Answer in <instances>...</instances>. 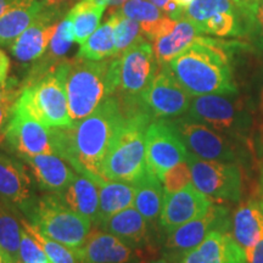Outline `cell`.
<instances>
[{"label": "cell", "mask_w": 263, "mask_h": 263, "mask_svg": "<svg viewBox=\"0 0 263 263\" xmlns=\"http://www.w3.org/2000/svg\"><path fill=\"white\" fill-rule=\"evenodd\" d=\"M150 2L153 3V4H155L157 8H160V9L163 10L164 6L168 4L171 0H150Z\"/></svg>", "instance_id": "7dc6e473"}, {"label": "cell", "mask_w": 263, "mask_h": 263, "mask_svg": "<svg viewBox=\"0 0 263 263\" xmlns=\"http://www.w3.org/2000/svg\"><path fill=\"white\" fill-rule=\"evenodd\" d=\"M259 0H241L242 10L250 18L254 20L257 24V20H256V14H257V8H258ZM258 27V26H257Z\"/></svg>", "instance_id": "60d3db41"}, {"label": "cell", "mask_w": 263, "mask_h": 263, "mask_svg": "<svg viewBox=\"0 0 263 263\" xmlns=\"http://www.w3.org/2000/svg\"><path fill=\"white\" fill-rule=\"evenodd\" d=\"M4 140L9 150L21 160L43 154H55L50 128L43 126L14 106L4 130Z\"/></svg>", "instance_id": "4fadbf2b"}, {"label": "cell", "mask_w": 263, "mask_h": 263, "mask_svg": "<svg viewBox=\"0 0 263 263\" xmlns=\"http://www.w3.org/2000/svg\"><path fill=\"white\" fill-rule=\"evenodd\" d=\"M61 10L45 8L33 24L10 45L12 57L20 62H32L45 54L54 35L55 21Z\"/></svg>", "instance_id": "ac0fdd59"}, {"label": "cell", "mask_w": 263, "mask_h": 263, "mask_svg": "<svg viewBox=\"0 0 263 263\" xmlns=\"http://www.w3.org/2000/svg\"><path fill=\"white\" fill-rule=\"evenodd\" d=\"M164 193L171 194L182 190L192 184V171L188 161H184L170 168L161 177Z\"/></svg>", "instance_id": "d590c367"}, {"label": "cell", "mask_w": 263, "mask_h": 263, "mask_svg": "<svg viewBox=\"0 0 263 263\" xmlns=\"http://www.w3.org/2000/svg\"><path fill=\"white\" fill-rule=\"evenodd\" d=\"M28 164L39 189L51 194L61 193L74 178L67 163L55 154H43L22 159Z\"/></svg>", "instance_id": "ffe728a7"}, {"label": "cell", "mask_w": 263, "mask_h": 263, "mask_svg": "<svg viewBox=\"0 0 263 263\" xmlns=\"http://www.w3.org/2000/svg\"><path fill=\"white\" fill-rule=\"evenodd\" d=\"M117 12L122 17L136 20L140 24L155 22L164 17L160 8L147 0H128L117 9Z\"/></svg>", "instance_id": "836d02e7"}, {"label": "cell", "mask_w": 263, "mask_h": 263, "mask_svg": "<svg viewBox=\"0 0 263 263\" xmlns=\"http://www.w3.org/2000/svg\"><path fill=\"white\" fill-rule=\"evenodd\" d=\"M17 213L0 200V252L4 263H20L21 219Z\"/></svg>", "instance_id": "f1b7e54d"}, {"label": "cell", "mask_w": 263, "mask_h": 263, "mask_svg": "<svg viewBox=\"0 0 263 263\" xmlns=\"http://www.w3.org/2000/svg\"><path fill=\"white\" fill-rule=\"evenodd\" d=\"M136 188L133 183L106 180L99 185V212L95 224L99 226L108 217L134 207Z\"/></svg>", "instance_id": "d4e9b609"}, {"label": "cell", "mask_w": 263, "mask_h": 263, "mask_svg": "<svg viewBox=\"0 0 263 263\" xmlns=\"http://www.w3.org/2000/svg\"><path fill=\"white\" fill-rule=\"evenodd\" d=\"M256 20H257V26H258V28L261 29V33L263 35V0H259V3H258Z\"/></svg>", "instance_id": "f6af8a7d"}, {"label": "cell", "mask_w": 263, "mask_h": 263, "mask_svg": "<svg viewBox=\"0 0 263 263\" xmlns=\"http://www.w3.org/2000/svg\"><path fill=\"white\" fill-rule=\"evenodd\" d=\"M0 200L29 218L38 197L24 161L0 153Z\"/></svg>", "instance_id": "9a60e30c"}, {"label": "cell", "mask_w": 263, "mask_h": 263, "mask_svg": "<svg viewBox=\"0 0 263 263\" xmlns=\"http://www.w3.org/2000/svg\"><path fill=\"white\" fill-rule=\"evenodd\" d=\"M98 227L120 238L132 248L140 249L149 241V222L136 207H129L108 217Z\"/></svg>", "instance_id": "7402d4cb"}, {"label": "cell", "mask_w": 263, "mask_h": 263, "mask_svg": "<svg viewBox=\"0 0 263 263\" xmlns=\"http://www.w3.org/2000/svg\"><path fill=\"white\" fill-rule=\"evenodd\" d=\"M173 2L176 3V4L178 5L179 8L184 11V10H185L186 8H189V6L192 5V3L194 2V0H173Z\"/></svg>", "instance_id": "bcb514c9"}, {"label": "cell", "mask_w": 263, "mask_h": 263, "mask_svg": "<svg viewBox=\"0 0 263 263\" xmlns=\"http://www.w3.org/2000/svg\"><path fill=\"white\" fill-rule=\"evenodd\" d=\"M45 6L39 0L32 5L10 9L0 17V47L11 45L42 14Z\"/></svg>", "instance_id": "83f0119b"}, {"label": "cell", "mask_w": 263, "mask_h": 263, "mask_svg": "<svg viewBox=\"0 0 263 263\" xmlns=\"http://www.w3.org/2000/svg\"><path fill=\"white\" fill-rule=\"evenodd\" d=\"M233 3H234V4L236 5V6H239L240 9L242 10V4H241V0H232ZM242 11H244V10H242ZM252 21H254V20H252ZM258 28V27H257Z\"/></svg>", "instance_id": "f907efd6"}, {"label": "cell", "mask_w": 263, "mask_h": 263, "mask_svg": "<svg viewBox=\"0 0 263 263\" xmlns=\"http://www.w3.org/2000/svg\"><path fill=\"white\" fill-rule=\"evenodd\" d=\"M120 17L121 15L118 14L117 10L111 11L107 21L104 25H101L83 44H81L77 58L85 59V60L101 61L104 59L116 57L114 31Z\"/></svg>", "instance_id": "4316f807"}, {"label": "cell", "mask_w": 263, "mask_h": 263, "mask_svg": "<svg viewBox=\"0 0 263 263\" xmlns=\"http://www.w3.org/2000/svg\"><path fill=\"white\" fill-rule=\"evenodd\" d=\"M190 154L202 160L233 162L235 147L221 133L189 116L170 120Z\"/></svg>", "instance_id": "8fae6325"}, {"label": "cell", "mask_w": 263, "mask_h": 263, "mask_svg": "<svg viewBox=\"0 0 263 263\" xmlns=\"http://www.w3.org/2000/svg\"><path fill=\"white\" fill-rule=\"evenodd\" d=\"M167 66L190 97L238 93L228 49L221 41L199 35Z\"/></svg>", "instance_id": "7a4b0ae2"}, {"label": "cell", "mask_w": 263, "mask_h": 263, "mask_svg": "<svg viewBox=\"0 0 263 263\" xmlns=\"http://www.w3.org/2000/svg\"><path fill=\"white\" fill-rule=\"evenodd\" d=\"M193 185L216 201H239L242 178L238 166L233 162L202 160L189 153Z\"/></svg>", "instance_id": "ba28073f"}, {"label": "cell", "mask_w": 263, "mask_h": 263, "mask_svg": "<svg viewBox=\"0 0 263 263\" xmlns=\"http://www.w3.org/2000/svg\"><path fill=\"white\" fill-rule=\"evenodd\" d=\"M149 263H173L171 259L163 257V258H159V259H155V261H151Z\"/></svg>", "instance_id": "c3c4849f"}, {"label": "cell", "mask_w": 263, "mask_h": 263, "mask_svg": "<svg viewBox=\"0 0 263 263\" xmlns=\"http://www.w3.org/2000/svg\"><path fill=\"white\" fill-rule=\"evenodd\" d=\"M74 252L78 263H141L139 249L101 229L90 232L84 244Z\"/></svg>", "instance_id": "e0dca14e"}, {"label": "cell", "mask_w": 263, "mask_h": 263, "mask_svg": "<svg viewBox=\"0 0 263 263\" xmlns=\"http://www.w3.org/2000/svg\"><path fill=\"white\" fill-rule=\"evenodd\" d=\"M261 180H262V186H263V170H262V179Z\"/></svg>", "instance_id": "db71d44e"}, {"label": "cell", "mask_w": 263, "mask_h": 263, "mask_svg": "<svg viewBox=\"0 0 263 263\" xmlns=\"http://www.w3.org/2000/svg\"><path fill=\"white\" fill-rule=\"evenodd\" d=\"M143 28L140 22L136 20L122 17L121 16L118 22L115 26L114 41L115 49H116V57L121 55L124 50H127L132 44H134L138 39L143 38ZM115 57V58H116Z\"/></svg>", "instance_id": "e575fe53"}, {"label": "cell", "mask_w": 263, "mask_h": 263, "mask_svg": "<svg viewBox=\"0 0 263 263\" xmlns=\"http://www.w3.org/2000/svg\"><path fill=\"white\" fill-rule=\"evenodd\" d=\"M20 263H51L38 241L21 226Z\"/></svg>", "instance_id": "8d00e7d4"}, {"label": "cell", "mask_w": 263, "mask_h": 263, "mask_svg": "<svg viewBox=\"0 0 263 263\" xmlns=\"http://www.w3.org/2000/svg\"><path fill=\"white\" fill-rule=\"evenodd\" d=\"M73 43V22L68 16H66L62 21L57 25V29H55L54 35H52L48 50L45 52V57L43 55L41 58L42 60L32 68V71L44 72L60 64L61 61H64L61 59L67 54Z\"/></svg>", "instance_id": "f546056e"}, {"label": "cell", "mask_w": 263, "mask_h": 263, "mask_svg": "<svg viewBox=\"0 0 263 263\" xmlns=\"http://www.w3.org/2000/svg\"><path fill=\"white\" fill-rule=\"evenodd\" d=\"M35 0H0V17L8 12L10 9L21 8V6H29Z\"/></svg>", "instance_id": "f35d334b"}, {"label": "cell", "mask_w": 263, "mask_h": 263, "mask_svg": "<svg viewBox=\"0 0 263 263\" xmlns=\"http://www.w3.org/2000/svg\"><path fill=\"white\" fill-rule=\"evenodd\" d=\"M188 116L221 134H236L245 124L242 107L226 95L207 94L192 100Z\"/></svg>", "instance_id": "5bb4252c"}, {"label": "cell", "mask_w": 263, "mask_h": 263, "mask_svg": "<svg viewBox=\"0 0 263 263\" xmlns=\"http://www.w3.org/2000/svg\"><path fill=\"white\" fill-rule=\"evenodd\" d=\"M21 226L37 240L51 263H78L77 256L73 250L43 234L41 230L33 226L28 219L21 218Z\"/></svg>", "instance_id": "1f68e13d"}, {"label": "cell", "mask_w": 263, "mask_h": 263, "mask_svg": "<svg viewBox=\"0 0 263 263\" xmlns=\"http://www.w3.org/2000/svg\"><path fill=\"white\" fill-rule=\"evenodd\" d=\"M3 141H4V133H0V145L3 144Z\"/></svg>", "instance_id": "816d5d0a"}, {"label": "cell", "mask_w": 263, "mask_h": 263, "mask_svg": "<svg viewBox=\"0 0 263 263\" xmlns=\"http://www.w3.org/2000/svg\"><path fill=\"white\" fill-rule=\"evenodd\" d=\"M10 66H11V64H10L9 57L5 54V51L0 49V83L8 80Z\"/></svg>", "instance_id": "b9f144b4"}, {"label": "cell", "mask_w": 263, "mask_h": 263, "mask_svg": "<svg viewBox=\"0 0 263 263\" xmlns=\"http://www.w3.org/2000/svg\"><path fill=\"white\" fill-rule=\"evenodd\" d=\"M15 103H0V133H4Z\"/></svg>", "instance_id": "ab89813d"}, {"label": "cell", "mask_w": 263, "mask_h": 263, "mask_svg": "<svg viewBox=\"0 0 263 263\" xmlns=\"http://www.w3.org/2000/svg\"><path fill=\"white\" fill-rule=\"evenodd\" d=\"M28 221L43 234L76 251L84 244L93 222L64 205L57 194L38 197Z\"/></svg>", "instance_id": "8992f818"}, {"label": "cell", "mask_w": 263, "mask_h": 263, "mask_svg": "<svg viewBox=\"0 0 263 263\" xmlns=\"http://www.w3.org/2000/svg\"><path fill=\"white\" fill-rule=\"evenodd\" d=\"M160 70L140 94L139 104L153 118L179 117L188 112L192 97L174 78L168 66H159Z\"/></svg>", "instance_id": "9c48e42d"}, {"label": "cell", "mask_w": 263, "mask_h": 263, "mask_svg": "<svg viewBox=\"0 0 263 263\" xmlns=\"http://www.w3.org/2000/svg\"><path fill=\"white\" fill-rule=\"evenodd\" d=\"M57 195L68 209L87 217L95 224L99 212V185L94 180L74 174L67 188Z\"/></svg>", "instance_id": "603a6c76"}, {"label": "cell", "mask_w": 263, "mask_h": 263, "mask_svg": "<svg viewBox=\"0 0 263 263\" xmlns=\"http://www.w3.org/2000/svg\"><path fill=\"white\" fill-rule=\"evenodd\" d=\"M106 6L95 4L93 0H80L67 16L73 22L74 42L83 44L100 26V20Z\"/></svg>", "instance_id": "4dcf8cb0"}, {"label": "cell", "mask_w": 263, "mask_h": 263, "mask_svg": "<svg viewBox=\"0 0 263 263\" xmlns=\"http://www.w3.org/2000/svg\"><path fill=\"white\" fill-rule=\"evenodd\" d=\"M229 226L228 211L226 207L212 205L205 215L193 219L168 233L164 242L166 258L180 262L184 256L201 244L213 230H227Z\"/></svg>", "instance_id": "7c38bea8"}, {"label": "cell", "mask_w": 263, "mask_h": 263, "mask_svg": "<svg viewBox=\"0 0 263 263\" xmlns=\"http://www.w3.org/2000/svg\"><path fill=\"white\" fill-rule=\"evenodd\" d=\"M236 8L239 6H236L232 0H194L192 5L184 10L183 17L190 20L200 28L217 12L229 11Z\"/></svg>", "instance_id": "d6a6232c"}, {"label": "cell", "mask_w": 263, "mask_h": 263, "mask_svg": "<svg viewBox=\"0 0 263 263\" xmlns=\"http://www.w3.org/2000/svg\"><path fill=\"white\" fill-rule=\"evenodd\" d=\"M232 235L249 261L252 250L263 235V200H249L240 205L232 221Z\"/></svg>", "instance_id": "44dd1931"}, {"label": "cell", "mask_w": 263, "mask_h": 263, "mask_svg": "<svg viewBox=\"0 0 263 263\" xmlns=\"http://www.w3.org/2000/svg\"><path fill=\"white\" fill-rule=\"evenodd\" d=\"M45 8L49 9H57L61 10L65 6H67L70 3L73 2V0H39Z\"/></svg>", "instance_id": "ee69618b"}, {"label": "cell", "mask_w": 263, "mask_h": 263, "mask_svg": "<svg viewBox=\"0 0 263 263\" xmlns=\"http://www.w3.org/2000/svg\"><path fill=\"white\" fill-rule=\"evenodd\" d=\"M108 67L110 60H67L65 84L72 123L89 116L110 97Z\"/></svg>", "instance_id": "5b68a950"}, {"label": "cell", "mask_w": 263, "mask_h": 263, "mask_svg": "<svg viewBox=\"0 0 263 263\" xmlns=\"http://www.w3.org/2000/svg\"><path fill=\"white\" fill-rule=\"evenodd\" d=\"M124 118L116 95L107 97L94 112L70 126L51 127L55 154L98 185L106 182L103 167L115 134Z\"/></svg>", "instance_id": "6da1fadb"}, {"label": "cell", "mask_w": 263, "mask_h": 263, "mask_svg": "<svg viewBox=\"0 0 263 263\" xmlns=\"http://www.w3.org/2000/svg\"><path fill=\"white\" fill-rule=\"evenodd\" d=\"M67 60L44 72H29L14 107L45 127L72 124L66 93Z\"/></svg>", "instance_id": "3957f363"}, {"label": "cell", "mask_w": 263, "mask_h": 263, "mask_svg": "<svg viewBox=\"0 0 263 263\" xmlns=\"http://www.w3.org/2000/svg\"><path fill=\"white\" fill-rule=\"evenodd\" d=\"M249 263H263V235L256 244L255 249L252 250V254L249 258Z\"/></svg>", "instance_id": "7bdbcfd3"}, {"label": "cell", "mask_w": 263, "mask_h": 263, "mask_svg": "<svg viewBox=\"0 0 263 263\" xmlns=\"http://www.w3.org/2000/svg\"><path fill=\"white\" fill-rule=\"evenodd\" d=\"M189 151L170 120H155L145 133L146 168L159 177L170 168L188 160Z\"/></svg>", "instance_id": "30bf717a"}, {"label": "cell", "mask_w": 263, "mask_h": 263, "mask_svg": "<svg viewBox=\"0 0 263 263\" xmlns=\"http://www.w3.org/2000/svg\"><path fill=\"white\" fill-rule=\"evenodd\" d=\"M179 263H249L245 252L227 230H213Z\"/></svg>", "instance_id": "d6986e66"}, {"label": "cell", "mask_w": 263, "mask_h": 263, "mask_svg": "<svg viewBox=\"0 0 263 263\" xmlns=\"http://www.w3.org/2000/svg\"><path fill=\"white\" fill-rule=\"evenodd\" d=\"M21 94L18 82L16 78H8L0 83V103H15Z\"/></svg>", "instance_id": "74e56055"}, {"label": "cell", "mask_w": 263, "mask_h": 263, "mask_svg": "<svg viewBox=\"0 0 263 263\" xmlns=\"http://www.w3.org/2000/svg\"><path fill=\"white\" fill-rule=\"evenodd\" d=\"M200 34V28L190 20L185 17L177 20L172 31L154 41L153 48L157 64L159 66L168 64L177 55L185 50Z\"/></svg>", "instance_id": "cb8c5ba5"}, {"label": "cell", "mask_w": 263, "mask_h": 263, "mask_svg": "<svg viewBox=\"0 0 263 263\" xmlns=\"http://www.w3.org/2000/svg\"><path fill=\"white\" fill-rule=\"evenodd\" d=\"M212 205V200L197 190L193 183L176 193H164L163 206L159 217L161 228L167 233L172 232L203 216Z\"/></svg>", "instance_id": "2e32d148"}, {"label": "cell", "mask_w": 263, "mask_h": 263, "mask_svg": "<svg viewBox=\"0 0 263 263\" xmlns=\"http://www.w3.org/2000/svg\"><path fill=\"white\" fill-rule=\"evenodd\" d=\"M122 108L124 118L105 157L103 172L106 180L134 183L146 171L145 133L154 118L141 106Z\"/></svg>", "instance_id": "277c9868"}, {"label": "cell", "mask_w": 263, "mask_h": 263, "mask_svg": "<svg viewBox=\"0 0 263 263\" xmlns=\"http://www.w3.org/2000/svg\"><path fill=\"white\" fill-rule=\"evenodd\" d=\"M136 188L134 207L147 222H155L160 217L163 206L164 189L159 177L146 171L133 183Z\"/></svg>", "instance_id": "484cf974"}, {"label": "cell", "mask_w": 263, "mask_h": 263, "mask_svg": "<svg viewBox=\"0 0 263 263\" xmlns=\"http://www.w3.org/2000/svg\"><path fill=\"white\" fill-rule=\"evenodd\" d=\"M0 263H4V259H3V256H2V252H0Z\"/></svg>", "instance_id": "f5cc1de1"}, {"label": "cell", "mask_w": 263, "mask_h": 263, "mask_svg": "<svg viewBox=\"0 0 263 263\" xmlns=\"http://www.w3.org/2000/svg\"><path fill=\"white\" fill-rule=\"evenodd\" d=\"M154 48L144 38L132 44L118 58L117 98L124 107L139 104L140 94L153 81L157 72ZM115 94V95H116Z\"/></svg>", "instance_id": "52a82bcc"}, {"label": "cell", "mask_w": 263, "mask_h": 263, "mask_svg": "<svg viewBox=\"0 0 263 263\" xmlns=\"http://www.w3.org/2000/svg\"><path fill=\"white\" fill-rule=\"evenodd\" d=\"M258 106H259V111H261V114L263 115V88H262V90H261V94H259V104H258Z\"/></svg>", "instance_id": "681fc988"}]
</instances>
